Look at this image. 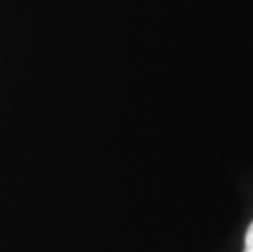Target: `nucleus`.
Returning a JSON list of instances; mask_svg holds the SVG:
<instances>
[{"label":"nucleus","instance_id":"nucleus-1","mask_svg":"<svg viewBox=\"0 0 253 252\" xmlns=\"http://www.w3.org/2000/svg\"><path fill=\"white\" fill-rule=\"evenodd\" d=\"M245 252H253V223L249 226L245 236Z\"/></svg>","mask_w":253,"mask_h":252}]
</instances>
